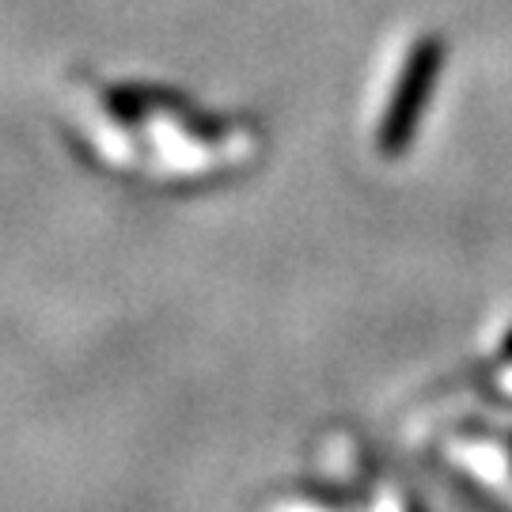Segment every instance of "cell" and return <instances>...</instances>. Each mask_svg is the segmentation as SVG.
<instances>
[{
    "label": "cell",
    "mask_w": 512,
    "mask_h": 512,
    "mask_svg": "<svg viewBox=\"0 0 512 512\" xmlns=\"http://www.w3.org/2000/svg\"><path fill=\"white\" fill-rule=\"evenodd\" d=\"M456 459L467 467V475L475 471L486 486H494V490H509L512 494V471H509V459L505 452H497V448H486V444H467V448H459Z\"/></svg>",
    "instance_id": "obj_1"
}]
</instances>
